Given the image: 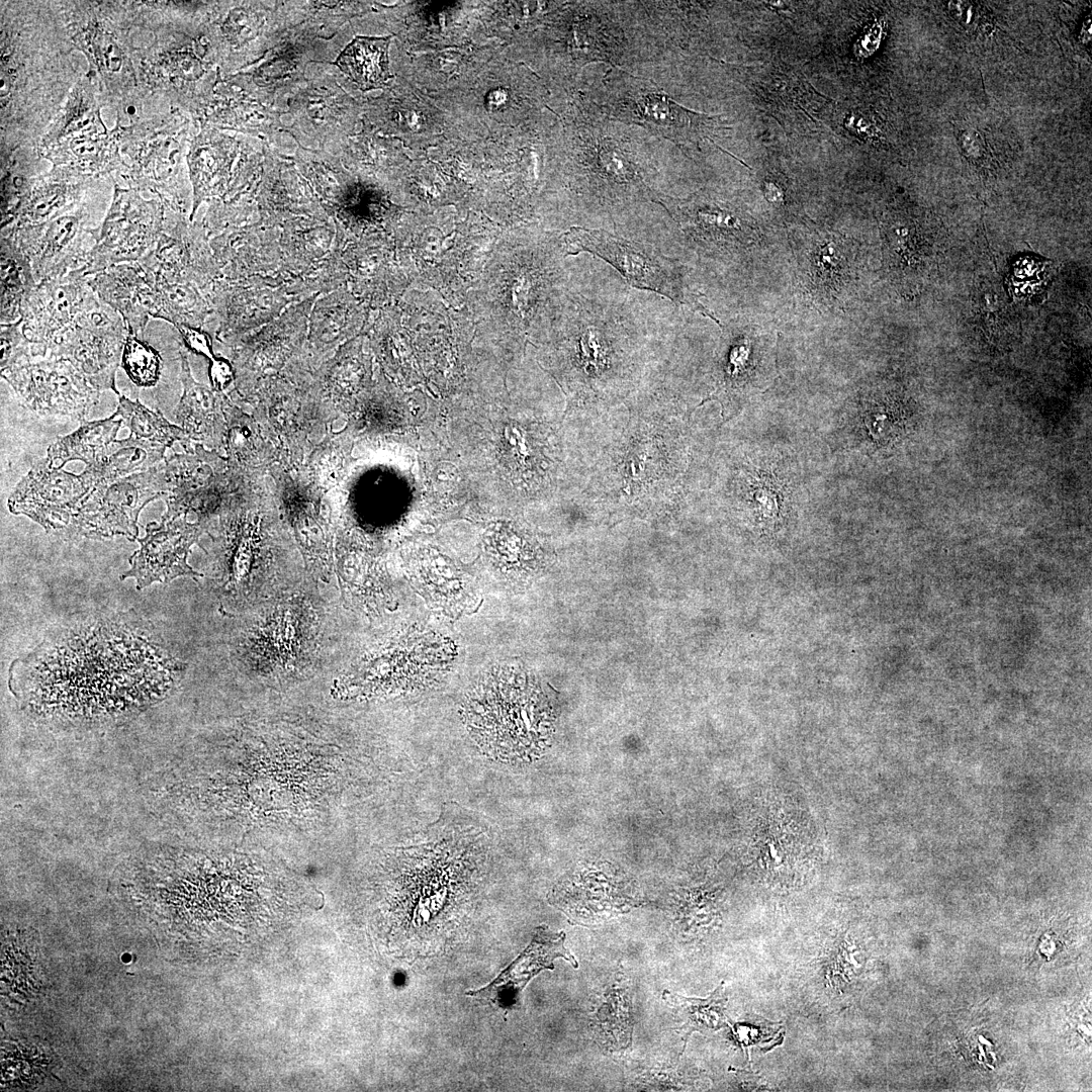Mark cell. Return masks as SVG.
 <instances>
[{
  "instance_id": "35",
  "label": "cell",
  "mask_w": 1092,
  "mask_h": 1092,
  "mask_svg": "<svg viewBox=\"0 0 1092 1092\" xmlns=\"http://www.w3.org/2000/svg\"><path fill=\"white\" fill-rule=\"evenodd\" d=\"M856 966L857 963L854 960L852 946L843 940L833 956L830 968L831 976L839 981H848L858 969Z\"/></svg>"
},
{
  "instance_id": "11",
  "label": "cell",
  "mask_w": 1092,
  "mask_h": 1092,
  "mask_svg": "<svg viewBox=\"0 0 1092 1092\" xmlns=\"http://www.w3.org/2000/svg\"><path fill=\"white\" fill-rule=\"evenodd\" d=\"M97 228L88 225V212L79 201L47 222L5 228L1 235L10 236L28 257L38 283L79 268L93 247L90 241L95 243Z\"/></svg>"
},
{
  "instance_id": "31",
  "label": "cell",
  "mask_w": 1092,
  "mask_h": 1092,
  "mask_svg": "<svg viewBox=\"0 0 1092 1092\" xmlns=\"http://www.w3.org/2000/svg\"><path fill=\"white\" fill-rule=\"evenodd\" d=\"M598 1028L618 1046L628 1045L632 1033L629 1002L621 990H613L598 1010Z\"/></svg>"
},
{
  "instance_id": "5",
  "label": "cell",
  "mask_w": 1092,
  "mask_h": 1092,
  "mask_svg": "<svg viewBox=\"0 0 1092 1092\" xmlns=\"http://www.w3.org/2000/svg\"><path fill=\"white\" fill-rule=\"evenodd\" d=\"M585 99L607 117L644 128L677 148L698 147L729 129L721 115L687 108L649 79L620 68L608 67L589 80Z\"/></svg>"
},
{
  "instance_id": "22",
  "label": "cell",
  "mask_w": 1092,
  "mask_h": 1092,
  "mask_svg": "<svg viewBox=\"0 0 1092 1092\" xmlns=\"http://www.w3.org/2000/svg\"><path fill=\"white\" fill-rule=\"evenodd\" d=\"M112 415L108 419L83 422L75 432L60 438L48 449V459L55 468H63L68 462L81 460L87 466L96 464L115 440L122 420Z\"/></svg>"
},
{
  "instance_id": "16",
  "label": "cell",
  "mask_w": 1092,
  "mask_h": 1092,
  "mask_svg": "<svg viewBox=\"0 0 1092 1092\" xmlns=\"http://www.w3.org/2000/svg\"><path fill=\"white\" fill-rule=\"evenodd\" d=\"M195 538L196 528L184 522L149 523L146 535L138 539L140 548L129 558V569L120 578H134L136 588L142 589L180 575H195L186 563L188 548Z\"/></svg>"
},
{
  "instance_id": "4",
  "label": "cell",
  "mask_w": 1092,
  "mask_h": 1092,
  "mask_svg": "<svg viewBox=\"0 0 1092 1092\" xmlns=\"http://www.w3.org/2000/svg\"><path fill=\"white\" fill-rule=\"evenodd\" d=\"M467 729L481 750L516 763L533 759L551 733L550 708L521 673L498 668L473 688L464 708Z\"/></svg>"
},
{
  "instance_id": "17",
  "label": "cell",
  "mask_w": 1092,
  "mask_h": 1092,
  "mask_svg": "<svg viewBox=\"0 0 1092 1092\" xmlns=\"http://www.w3.org/2000/svg\"><path fill=\"white\" fill-rule=\"evenodd\" d=\"M564 932L552 933L539 927L528 947L495 979L477 990L466 992L483 1005L513 1008L527 983L538 973L553 969V960L562 958L574 968L577 963L564 946Z\"/></svg>"
},
{
  "instance_id": "27",
  "label": "cell",
  "mask_w": 1092,
  "mask_h": 1092,
  "mask_svg": "<svg viewBox=\"0 0 1092 1092\" xmlns=\"http://www.w3.org/2000/svg\"><path fill=\"white\" fill-rule=\"evenodd\" d=\"M179 346L181 364V382L183 395L176 408L178 421L192 433L204 435L212 425L210 420L214 407V390L197 383L190 371L184 346Z\"/></svg>"
},
{
  "instance_id": "19",
  "label": "cell",
  "mask_w": 1092,
  "mask_h": 1092,
  "mask_svg": "<svg viewBox=\"0 0 1092 1092\" xmlns=\"http://www.w3.org/2000/svg\"><path fill=\"white\" fill-rule=\"evenodd\" d=\"M89 182L88 176L69 169L34 179L10 224L5 228L40 224L66 212L81 200Z\"/></svg>"
},
{
  "instance_id": "21",
  "label": "cell",
  "mask_w": 1092,
  "mask_h": 1092,
  "mask_svg": "<svg viewBox=\"0 0 1092 1092\" xmlns=\"http://www.w3.org/2000/svg\"><path fill=\"white\" fill-rule=\"evenodd\" d=\"M165 450L162 445L130 434L126 439L114 440L101 460L87 466L82 474L94 488L156 466L163 459Z\"/></svg>"
},
{
  "instance_id": "28",
  "label": "cell",
  "mask_w": 1092,
  "mask_h": 1092,
  "mask_svg": "<svg viewBox=\"0 0 1092 1092\" xmlns=\"http://www.w3.org/2000/svg\"><path fill=\"white\" fill-rule=\"evenodd\" d=\"M117 397V408L113 415L122 420L135 438L166 448L171 447L175 441L184 439L185 433L170 424L159 411H152L140 400H131L120 393Z\"/></svg>"
},
{
  "instance_id": "34",
  "label": "cell",
  "mask_w": 1092,
  "mask_h": 1092,
  "mask_svg": "<svg viewBox=\"0 0 1092 1092\" xmlns=\"http://www.w3.org/2000/svg\"><path fill=\"white\" fill-rule=\"evenodd\" d=\"M207 375L211 388L223 392L235 381L236 370L231 360L215 355L208 363Z\"/></svg>"
},
{
  "instance_id": "8",
  "label": "cell",
  "mask_w": 1092,
  "mask_h": 1092,
  "mask_svg": "<svg viewBox=\"0 0 1092 1092\" xmlns=\"http://www.w3.org/2000/svg\"><path fill=\"white\" fill-rule=\"evenodd\" d=\"M126 335L122 316L99 299L56 338L49 353L69 361L97 390L118 395L115 375Z\"/></svg>"
},
{
  "instance_id": "10",
  "label": "cell",
  "mask_w": 1092,
  "mask_h": 1092,
  "mask_svg": "<svg viewBox=\"0 0 1092 1092\" xmlns=\"http://www.w3.org/2000/svg\"><path fill=\"white\" fill-rule=\"evenodd\" d=\"M21 403L41 416H64L83 423L101 391L66 359H26L4 371Z\"/></svg>"
},
{
  "instance_id": "26",
  "label": "cell",
  "mask_w": 1092,
  "mask_h": 1092,
  "mask_svg": "<svg viewBox=\"0 0 1092 1092\" xmlns=\"http://www.w3.org/2000/svg\"><path fill=\"white\" fill-rule=\"evenodd\" d=\"M354 306L347 292L335 289L318 295L312 305L307 338L316 347L330 348L354 330Z\"/></svg>"
},
{
  "instance_id": "12",
  "label": "cell",
  "mask_w": 1092,
  "mask_h": 1092,
  "mask_svg": "<svg viewBox=\"0 0 1092 1092\" xmlns=\"http://www.w3.org/2000/svg\"><path fill=\"white\" fill-rule=\"evenodd\" d=\"M99 298L80 270L38 282L21 308L31 357H44L56 338Z\"/></svg>"
},
{
  "instance_id": "30",
  "label": "cell",
  "mask_w": 1092,
  "mask_h": 1092,
  "mask_svg": "<svg viewBox=\"0 0 1092 1092\" xmlns=\"http://www.w3.org/2000/svg\"><path fill=\"white\" fill-rule=\"evenodd\" d=\"M120 366L136 386L152 387L159 381L162 358L153 346L127 330Z\"/></svg>"
},
{
  "instance_id": "20",
  "label": "cell",
  "mask_w": 1092,
  "mask_h": 1092,
  "mask_svg": "<svg viewBox=\"0 0 1092 1092\" xmlns=\"http://www.w3.org/2000/svg\"><path fill=\"white\" fill-rule=\"evenodd\" d=\"M212 313L208 294L196 284L168 281L153 275L151 317L163 320L173 327L188 325L204 329Z\"/></svg>"
},
{
  "instance_id": "36",
  "label": "cell",
  "mask_w": 1092,
  "mask_h": 1092,
  "mask_svg": "<svg viewBox=\"0 0 1092 1092\" xmlns=\"http://www.w3.org/2000/svg\"><path fill=\"white\" fill-rule=\"evenodd\" d=\"M98 59H100L103 67L110 72H117L120 70L123 57L118 46L109 37L99 38L96 42Z\"/></svg>"
},
{
  "instance_id": "3",
  "label": "cell",
  "mask_w": 1092,
  "mask_h": 1092,
  "mask_svg": "<svg viewBox=\"0 0 1092 1092\" xmlns=\"http://www.w3.org/2000/svg\"><path fill=\"white\" fill-rule=\"evenodd\" d=\"M565 304L556 344L573 397L589 404L624 398L640 378L646 342L628 293H577Z\"/></svg>"
},
{
  "instance_id": "1",
  "label": "cell",
  "mask_w": 1092,
  "mask_h": 1092,
  "mask_svg": "<svg viewBox=\"0 0 1092 1092\" xmlns=\"http://www.w3.org/2000/svg\"><path fill=\"white\" fill-rule=\"evenodd\" d=\"M183 664L132 615L95 614L51 632L12 662L9 684L43 715L103 719L159 700Z\"/></svg>"
},
{
  "instance_id": "29",
  "label": "cell",
  "mask_w": 1092,
  "mask_h": 1092,
  "mask_svg": "<svg viewBox=\"0 0 1092 1092\" xmlns=\"http://www.w3.org/2000/svg\"><path fill=\"white\" fill-rule=\"evenodd\" d=\"M104 131L105 127L99 119L93 96L85 87H79L73 92L64 111L43 139V144L46 146L55 144L73 132L104 134Z\"/></svg>"
},
{
  "instance_id": "24",
  "label": "cell",
  "mask_w": 1092,
  "mask_h": 1092,
  "mask_svg": "<svg viewBox=\"0 0 1092 1092\" xmlns=\"http://www.w3.org/2000/svg\"><path fill=\"white\" fill-rule=\"evenodd\" d=\"M391 36H356L340 53L334 65L362 91L383 87L391 78L388 48Z\"/></svg>"
},
{
  "instance_id": "14",
  "label": "cell",
  "mask_w": 1092,
  "mask_h": 1092,
  "mask_svg": "<svg viewBox=\"0 0 1092 1092\" xmlns=\"http://www.w3.org/2000/svg\"><path fill=\"white\" fill-rule=\"evenodd\" d=\"M209 298L213 313L208 323H214L216 339L224 343L264 327L301 301L284 286L243 285L222 278L214 283Z\"/></svg>"
},
{
  "instance_id": "2",
  "label": "cell",
  "mask_w": 1092,
  "mask_h": 1092,
  "mask_svg": "<svg viewBox=\"0 0 1092 1092\" xmlns=\"http://www.w3.org/2000/svg\"><path fill=\"white\" fill-rule=\"evenodd\" d=\"M573 129L571 183L593 219L616 220L655 204L673 144L642 127L613 120L584 99Z\"/></svg>"
},
{
  "instance_id": "25",
  "label": "cell",
  "mask_w": 1092,
  "mask_h": 1092,
  "mask_svg": "<svg viewBox=\"0 0 1092 1092\" xmlns=\"http://www.w3.org/2000/svg\"><path fill=\"white\" fill-rule=\"evenodd\" d=\"M723 983L707 998H689L663 992V999L672 1009L676 1030L685 1041L684 1049L693 1032L717 1030L724 1025L727 998Z\"/></svg>"
},
{
  "instance_id": "6",
  "label": "cell",
  "mask_w": 1092,
  "mask_h": 1092,
  "mask_svg": "<svg viewBox=\"0 0 1092 1092\" xmlns=\"http://www.w3.org/2000/svg\"><path fill=\"white\" fill-rule=\"evenodd\" d=\"M566 255L588 253L611 265L633 288L660 294L677 305L719 321L688 281L686 268L654 246L600 228L572 226L562 241Z\"/></svg>"
},
{
  "instance_id": "33",
  "label": "cell",
  "mask_w": 1092,
  "mask_h": 1092,
  "mask_svg": "<svg viewBox=\"0 0 1092 1092\" xmlns=\"http://www.w3.org/2000/svg\"><path fill=\"white\" fill-rule=\"evenodd\" d=\"M174 328L187 351L200 355L208 361L216 355L213 351V338L206 330L188 325H176Z\"/></svg>"
},
{
  "instance_id": "9",
  "label": "cell",
  "mask_w": 1092,
  "mask_h": 1092,
  "mask_svg": "<svg viewBox=\"0 0 1092 1092\" xmlns=\"http://www.w3.org/2000/svg\"><path fill=\"white\" fill-rule=\"evenodd\" d=\"M169 484L163 466L94 487L83 499L73 519L77 533L90 539L122 535L138 539V520L146 505L165 498Z\"/></svg>"
},
{
  "instance_id": "15",
  "label": "cell",
  "mask_w": 1092,
  "mask_h": 1092,
  "mask_svg": "<svg viewBox=\"0 0 1092 1092\" xmlns=\"http://www.w3.org/2000/svg\"><path fill=\"white\" fill-rule=\"evenodd\" d=\"M139 262L153 275L194 283L208 296L222 278L206 234L182 221L166 224L155 247Z\"/></svg>"
},
{
  "instance_id": "23",
  "label": "cell",
  "mask_w": 1092,
  "mask_h": 1092,
  "mask_svg": "<svg viewBox=\"0 0 1092 1092\" xmlns=\"http://www.w3.org/2000/svg\"><path fill=\"white\" fill-rule=\"evenodd\" d=\"M1 300L0 320L11 324L21 318V308L37 285L28 257L10 237L0 242Z\"/></svg>"
},
{
  "instance_id": "32",
  "label": "cell",
  "mask_w": 1092,
  "mask_h": 1092,
  "mask_svg": "<svg viewBox=\"0 0 1092 1092\" xmlns=\"http://www.w3.org/2000/svg\"><path fill=\"white\" fill-rule=\"evenodd\" d=\"M1 371L31 359V344L22 331L21 318L15 323L2 324L0 330Z\"/></svg>"
},
{
  "instance_id": "13",
  "label": "cell",
  "mask_w": 1092,
  "mask_h": 1092,
  "mask_svg": "<svg viewBox=\"0 0 1092 1092\" xmlns=\"http://www.w3.org/2000/svg\"><path fill=\"white\" fill-rule=\"evenodd\" d=\"M92 488L82 473L55 468L46 458L17 483L7 507L12 514L26 516L50 532L72 525L78 508Z\"/></svg>"
},
{
  "instance_id": "18",
  "label": "cell",
  "mask_w": 1092,
  "mask_h": 1092,
  "mask_svg": "<svg viewBox=\"0 0 1092 1092\" xmlns=\"http://www.w3.org/2000/svg\"><path fill=\"white\" fill-rule=\"evenodd\" d=\"M87 280L96 296L122 316L127 330L142 337L152 312L153 275L138 261L111 266Z\"/></svg>"
},
{
  "instance_id": "7",
  "label": "cell",
  "mask_w": 1092,
  "mask_h": 1092,
  "mask_svg": "<svg viewBox=\"0 0 1092 1092\" xmlns=\"http://www.w3.org/2000/svg\"><path fill=\"white\" fill-rule=\"evenodd\" d=\"M165 228L160 200H146L134 189L116 187L95 243L77 269L90 277L117 264L138 262L155 247Z\"/></svg>"
}]
</instances>
